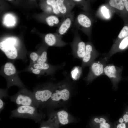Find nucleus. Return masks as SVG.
I'll list each match as a JSON object with an SVG mask.
<instances>
[{
    "mask_svg": "<svg viewBox=\"0 0 128 128\" xmlns=\"http://www.w3.org/2000/svg\"><path fill=\"white\" fill-rule=\"evenodd\" d=\"M70 97V91L66 85L56 86L44 109L51 110L60 107L67 102Z\"/></svg>",
    "mask_w": 128,
    "mask_h": 128,
    "instance_id": "1",
    "label": "nucleus"
},
{
    "mask_svg": "<svg viewBox=\"0 0 128 128\" xmlns=\"http://www.w3.org/2000/svg\"><path fill=\"white\" fill-rule=\"evenodd\" d=\"M37 107L31 105H22L17 107L12 110L10 118L29 119L34 120L36 123L41 122L46 117L43 112H38Z\"/></svg>",
    "mask_w": 128,
    "mask_h": 128,
    "instance_id": "2",
    "label": "nucleus"
},
{
    "mask_svg": "<svg viewBox=\"0 0 128 128\" xmlns=\"http://www.w3.org/2000/svg\"><path fill=\"white\" fill-rule=\"evenodd\" d=\"M56 86L48 83L38 85L34 89L33 95L38 109L42 110L44 108Z\"/></svg>",
    "mask_w": 128,
    "mask_h": 128,
    "instance_id": "3",
    "label": "nucleus"
},
{
    "mask_svg": "<svg viewBox=\"0 0 128 128\" xmlns=\"http://www.w3.org/2000/svg\"><path fill=\"white\" fill-rule=\"evenodd\" d=\"M93 23V19L90 13L82 12L77 16L73 26L74 29L81 31L90 38Z\"/></svg>",
    "mask_w": 128,
    "mask_h": 128,
    "instance_id": "4",
    "label": "nucleus"
},
{
    "mask_svg": "<svg viewBox=\"0 0 128 128\" xmlns=\"http://www.w3.org/2000/svg\"><path fill=\"white\" fill-rule=\"evenodd\" d=\"M11 101L17 107L22 105H31L38 109L37 104L34 98L33 92L26 89L22 88L16 94L9 96Z\"/></svg>",
    "mask_w": 128,
    "mask_h": 128,
    "instance_id": "5",
    "label": "nucleus"
},
{
    "mask_svg": "<svg viewBox=\"0 0 128 128\" xmlns=\"http://www.w3.org/2000/svg\"><path fill=\"white\" fill-rule=\"evenodd\" d=\"M109 60L105 57L100 60L94 61L91 64L89 72L86 78L88 82L104 75V68Z\"/></svg>",
    "mask_w": 128,
    "mask_h": 128,
    "instance_id": "6",
    "label": "nucleus"
},
{
    "mask_svg": "<svg viewBox=\"0 0 128 128\" xmlns=\"http://www.w3.org/2000/svg\"><path fill=\"white\" fill-rule=\"evenodd\" d=\"M122 70L121 67L112 64H106L104 68V75L109 78L115 89L117 88L118 84L121 79Z\"/></svg>",
    "mask_w": 128,
    "mask_h": 128,
    "instance_id": "7",
    "label": "nucleus"
},
{
    "mask_svg": "<svg viewBox=\"0 0 128 128\" xmlns=\"http://www.w3.org/2000/svg\"><path fill=\"white\" fill-rule=\"evenodd\" d=\"M16 42V40L12 38L8 39L0 42V49L9 59H15L18 56L17 50L15 47Z\"/></svg>",
    "mask_w": 128,
    "mask_h": 128,
    "instance_id": "8",
    "label": "nucleus"
},
{
    "mask_svg": "<svg viewBox=\"0 0 128 128\" xmlns=\"http://www.w3.org/2000/svg\"><path fill=\"white\" fill-rule=\"evenodd\" d=\"M74 29L73 39L71 43L73 51L78 58L82 59L85 54L86 44L81 39L78 30Z\"/></svg>",
    "mask_w": 128,
    "mask_h": 128,
    "instance_id": "9",
    "label": "nucleus"
},
{
    "mask_svg": "<svg viewBox=\"0 0 128 128\" xmlns=\"http://www.w3.org/2000/svg\"><path fill=\"white\" fill-rule=\"evenodd\" d=\"M86 44L85 54L82 59V65L84 67L91 65L99 55L90 42L88 41Z\"/></svg>",
    "mask_w": 128,
    "mask_h": 128,
    "instance_id": "10",
    "label": "nucleus"
},
{
    "mask_svg": "<svg viewBox=\"0 0 128 128\" xmlns=\"http://www.w3.org/2000/svg\"><path fill=\"white\" fill-rule=\"evenodd\" d=\"M74 14L72 12L65 17L58 27L57 33L60 36L63 35L66 33L73 25L74 21Z\"/></svg>",
    "mask_w": 128,
    "mask_h": 128,
    "instance_id": "11",
    "label": "nucleus"
},
{
    "mask_svg": "<svg viewBox=\"0 0 128 128\" xmlns=\"http://www.w3.org/2000/svg\"><path fill=\"white\" fill-rule=\"evenodd\" d=\"M59 10L63 18L72 12L76 5L73 0H56Z\"/></svg>",
    "mask_w": 128,
    "mask_h": 128,
    "instance_id": "12",
    "label": "nucleus"
},
{
    "mask_svg": "<svg viewBox=\"0 0 128 128\" xmlns=\"http://www.w3.org/2000/svg\"><path fill=\"white\" fill-rule=\"evenodd\" d=\"M60 126L66 125L74 122L75 118L65 110L54 111Z\"/></svg>",
    "mask_w": 128,
    "mask_h": 128,
    "instance_id": "13",
    "label": "nucleus"
},
{
    "mask_svg": "<svg viewBox=\"0 0 128 128\" xmlns=\"http://www.w3.org/2000/svg\"><path fill=\"white\" fill-rule=\"evenodd\" d=\"M62 37L57 33H49L45 35L44 40L45 43L49 46H62L67 44L62 40Z\"/></svg>",
    "mask_w": 128,
    "mask_h": 128,
    "instance_id": "14",
    "label": "nucleus"
},
{
    "mask_svg": "<svg viewBox=\"0 0 128 128\" xmlns=\"http://www.w3.org/2000/svg\"><path fill=\"white\" fill-rule=\"evenodd\" d=\"M128 47V36L113 44L109 52L105 56L108 59L115 54L123 51Z\"/></svg>",
    "mask_w": 128,
    "mask_h": 128,
    "instance_id": "15",
    "label": "nucleus"
},
{
    "mask_svg": "<svg viewBox=\"0 0 128 128\" xmlns=\"http://www.w3.org/2000/svg\"><path fill=\"white\" fill-rule=\"evenodd\" d=\"M48 116L47 120L41 122L39 128H59L60 126L54 111H51Z\"/></svg>",
    "mask_w": 128,
    "mask_h": 128,
    "instance_id": "16",
    "label": "nucleus"
},
{
    "mask_svg": "<svg viewBox=\"0 0 128 128\" xmlns=\"http://www.w3.org/2000/svg\"><path fill=\"white\" fill-rule=\"evenodd\" d=\"M91 123L96 126L97 128H111V125L106 118L104 117H96L92 119Z\"/></svg>",
    "mask_w": 128,
    "mask_h": 128,
    "instance_id": "17",
    "label": "nucleus"
},
{
    "mask_svg": "<svg viewBox=\"0 0 128 128\" xmlns=\"http://www.w3.org/2000/svg\"><path fill=\"white\" fill-rule=\"evenodd\" d=\"M109 6L115 12L118 14H120L124 10H126L122 0H110L108 2Z\"/></svg>",
    "mask_w": 128,
    "mask_h": 128,
    "instance_id": "18",
    "label": "nucleus"
},
{
    "mask_svg": "<svg viewBox=\"0 0 128 128\" xmlns=\"http://www.w3.org/2000/svg\"><path fill=\"white\" fill-rule=\"evenodd\" d=\"M3 71L5 75L9 77L14 76L16 74V72L14 65L10 62H7L5 64Z\"/></svg>",
    "mask_w": 128,
    "mask_h": 128,
    "instance_id": "19",
    "label": "nucleus"
},
{
    "mask_svg": "<svg viewBox=\"0 0 128 128\" xmlns=\"http://www.w3.org/2000/svg\"><path fill=\"white\" fill-rule=\"evenodd\" d=\"M75 5L83 10L84 12L90 13L91 7L90 1L82 0H73Z\"/></svg>",
    "mask_w": 128,
    "mask_h": 128,
    "instance_id": "20",
    "label": "nucleus"
},
{
    "mask_svg": "<svg viewBox=\"0 0 128 128\" xmlns=\"http://www.w3.org/2000/svg\"><path fill=\"white\" fill-rule=\"evenodd\" d=\"M45 20L48 25L51 27H58L61 23L59 17L55 15L48 16L45 18Z\"/></svg>",
    "mask_w": 128,
    "mask_h": 128,
    "instance_id": "21",
    "label": "nucleus"
},
{
    "mask_svg": "<svg viewBox=\"0 0 128 128\" xmlns=\"http://www.w3.org/2000/svg\"><path fill=\"white\" fill-rule=\"evenodd\" d=\"M46 3L50 6L52 9L53 13L55 15L58 17L62 18L58 7L56 0H47L46 1Z\"/></svg>",
    "mask_w": 128,
    "mask_h": 128,
    "instance_id": "22",
    "label": "nucleus"
},
{
    "mask_svg": "<svg viewBox=\"0 0 128 128\" xmlns=\"http://www.w3.org/2000/svg\"><path fill=\"white\" fill-rule=\"evenodd\" d=\"M128 36V26H125L122 28L113 44L116 43L120 40Z\"/></svg>",
    "mask_w": 128,
    "mask_h": 128,
    "instance_id": "23",
    "label": "nucleus"
},
{
    "mask_svg": "<svg viewBox=\"0 0 128 128\" xmlns=\"http://www.w3.org/2000/svg\"><path fill=\"white\" fill-rule=\"evenodd\" d=\"M31 67L41 71L48 69L49 68V66L46 63H35L32 64Z\"/></svg>",
    "mask_w": 128,
    "mask_h": 128,
    "instance_id": "24",
    "label": "nucleus"
},
{
    "mask_svg": "<svg viewBox=\"0 0 128 128\" xmlns=\"http://www.w3.org/2000/svg\"><path fill=\"white\" fill-rule=\"evenodd\" d=\"M47 59V52L46 51H44L39 56L38 59L35 63H46Z\"/></svg>",
    "mask_w": 128,
    "mask_h": 128,
    "instance_id": "25",
    "label": "nucleus"
},
{
    "mask_svg": "<svg viewBox=\"0 0 128 128\" xmlns=\"http://www.w3.org/2000/svg\"><path fill=\"white\" fill-rule=\"evenodd\" d=\"M5 19V23L6 24H7V25H12L14 23V18L12 16L10 15L7 16Z\"/></svg>",
    "mask_w": 128,
    "mask_h": 128,
    "instance_id": "26",
    "label": "nucleus"
},
{
    "mask_svg": "<svg viewBox=\"0 0 128 128\" xmlns=\"http://www.w3.org/2000/svg\"><path fill=\"white\" fill-rule=\"evenodd\" d=\"M39 56L35 52L31 53L30 55V57L31 59L33 62H36L37 61Z\"/></svg>",
    "mask_w": 128,
    "mask_h": 128,
    "instance_id": "27",
    "label": "nucleus"
},
{
    "mask_svg": "<svg viewBox=\"0 0 128 128\" xmlns=\"http://www.w3.org/2000/svg\"><path fill=\"white\" fill-rule=\"evenodd\" d=\"M31 69L33 73L36 75H39L41 73V71L39 69H36L32 67L31 68Z\"/></svg>",
    "mask_w": 128,
    "mask_h": 128,
    "instance_id": "28",
    "label": "nucleus"
},
{
    "mask_svg": "<svg viewBox=\"0 0 128 128\" xmlns=\"http://www.w3.org/2000/svg\"><path fill=\"white\" fill-rule=\"evenodd\" d=\"M126 124L124 123H119L116 126V128H126Z\"/></svg>",
    "mask_w": 128,
    "mask_h": 128,
    "instance_id": "29",
    "label": "nucleus"
},
{
    "mask_svg": "<svg viewBox=\"0 0 128 128\" xmlns=\"http://www.w3.org/2000/svg\"><path fill=\"white\" fill-rule=\"evenodd\" d=\"M5 103L2 99H0V112L3 109Z\"/></svg>",
    "mask_w": 128,
    "mask_h": 128,
    "instance_id": "30",
    "label": "nucleus"
},
{
    "mask_svg": "<svg viewBox=\"0 0 128 128\" xmlns=\"http://www.w3.org/2000/svg\"><path fill=\"white\" fill-rule=\"evenodd\" d=\"M126 10L128 12V0H122Z\"/></svg>",
    "mask_w": 128,
    "mask_h": 128,
    "instance_id": "31",
    "label": "nucleus"
},
{
    "mask_svg": "<svg viewBox=\"0 0 128 128\" xmlns=\"http://www.w3.org/2000/svg\"><path fill=\"white\" fill-rule=\"evenodd\" d=\"M127 113L126 112V114H124L123 118L124 122L126 124L128 123V114H127Z\"/></svg>",
    "mask_w": 128,
    "mask_h": 128,
    "instance_id": "32",
    "label": "nucleus"
},
{
    "mask_svg": "<svg viewBox=\"0 0 128 128\" xmlns=\"http://www.w3.org/2000/svg\"><path fill=\"white\" fill-rule=\"evenodd\" d=\"M103 14L105 15V16H106L107 18H108V13L107 11H106V10L105 9L103 8Z\"/></svg>",
    "mask_w": 128,
    "mask_h": 128,
    "instance_id": "33",
    "label": "nucleus"
},
{
    "mask_svg": "<svg viewBox=\"0 0 128 128\" xmlns=\"http://www.w3.org/2000/svg\"><path fill=\"white\" fill-rule=\"evenodd\" d=\"M119 123H122L124 122L123 118H121L119 119L118 120Z\"/></svg>",
    "mask_w": 128,
    "mask_h": 128,
    "instance_id": "34",
    "label": "nucleus"
}]
</instances>
